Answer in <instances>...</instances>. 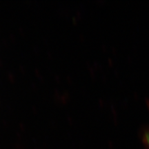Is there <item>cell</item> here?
I'll use <instances>...</instances> for the list:
<instances>
[{
    "instance_id": "1",
    "label": "cell",
    "mask_w": 149,
    "mask_h": 149,
    "mask_svg": "<svg viewBox=\"0 0 149 149\" xmlns=\"http://www.w3.org/2000/svg\"><path fill=\"white\" fill-rule=\"evenodd\" d=\"M146 141H147V144H148V147H149V132H148V133L147 134V136H146Z\"/></svg>"
}]
</instances>
